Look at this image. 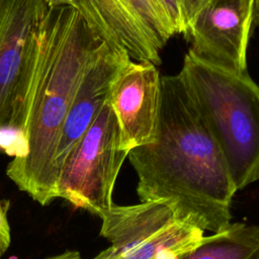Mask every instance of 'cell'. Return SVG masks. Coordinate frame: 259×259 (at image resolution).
<instances>
[{"instance_id":"cell-5","label":"cell","mask_w":259,"mask_h":259,"mask_svg":"<svg viewBox=\"0 0 259 259\" xmlns=\"http://www.w3.org/2000/svg\"><path fill=\"white\" fill-rule=\"evenodd\" d=\"M127 155L107 100L66 158L58 178L57 198L100 217L113 204V187Z\"/></svg>"},{"instance_id":"cell-3","label":"cell","mask_w":259,"mask_h":259,"mask_svg":"<svg viewBox=\"0 0 259 259\" xmlns=\"http://www.w3.org/2000/svg\"><path fill=\"white\" fill-rule=\"evenodd\" d=\"M179 74L225 158L236 189L259 180V86L247 71L217 65L191 49Z\"/></svg>"},{"instance_id":"cell-11","label":"cell","mask_w":259,"mask_h":259,"mask_svg":"<svg viewBox=\"0 0 259 259\" xmlns=\"http://www.w3.org/2000/svg\"><path fill=\"white\" fill-rule=\"evenodd\" d=\"M176 259H259V227L231 224L206 236Z\"/></svg>"},{"instance_id":"cell-10","label":"cell","mask_w":259,"mask_h":259,"mask_svg":"<svg viewBox=\"0 0 259 259\" xmlns=\"http://www.w3.org/2000/svg\"><path fill=\"white\" fill-rule=\"evenodd\" d=\"M130 61L125 51L104 42L87 68L58 140L53 162V172L57 184L66 158L108 100L115 77Z\"/></svg>"},{"instance_id":"cell-1","label":"cell","mask_w":259,"mask_h":259,"mask_svg":"<svg viewBox=\"0 0 259 259\" xmlns=\"http://www.w3.org/2000/svg\"><path fill=\"white\" fill-rule=\"evenodd\" d=\"M141 201H161L176 218L218 233L231 225L237 191L225 158L180 74L161 77L155 139L132 149Z\"/></svg>"},{"instance_id":"cell-6","label":"cell","mask_w":259,"mask_h":259,"mask_svg":"<svg viewBox=\"0 0 259 259\" xmlns=\"http://www.w3.org/2000/svg\"><path fill=\"white\" fill-rule=\"evenodd\" d=\"M99 218L110 246L92 259H176L203 238L201 229L178 220L161 201L112 204Z\"/></svg>"},{"instance_id":"cell-15","label":"cell","mask_w":259,"mask_h":259,"mask_svg":"<svg viewBox=\"0 0 259 259\" xmlns=\"http://www.w3.org/2000/svg\"><path fill=\"white\" fill-rule=\"evenodd\" d=\"M207 0H179L180 3V11H181V18L183 23V29H184V35L187 36L189 27L198 13V11L201 9V7L204 5V3Z\"/></svg>"},{"instance_id":"cell-14","label":"cell","mask_w":259,"mask_h":259,"mask_svg":"<svg viewBox=\"0 0 259 259\" xmlns=\"http://www.w3.org/2000/svg\"><path fill=\"white\" fill-rule=\"evenodd\" d=\"M8 208L9 201L0 197V259L9 248L11 242L10 226L7 217Z\"/></svg>"},{"instance_id":"cell-8","label":"cell","mask_w":259,"mask_h":259,"mask_svg":"<svg viewBox=\"0 0 259 259\" xmlns=\"http://www.w3.org/2000/svg\"><path fill=\"white\" fill-rule=\"evenodd\" d=\"M161 77L153 63L131 60L111 85L108 101L119 126L122 146L128 152L155 139L161 106Z\"/></svg>"},{"instance_id":"cell-9","label":"cell","mask_w":259,"mask_h":259,"mask_svg":"<svg viewBox=\"0 0 259 259\" xmlns=\"http://www.w3.org/2000/svg\"><path fill=\"white\" fill-rule=\"evenodd\" d=\"M114 42L136 62L161 64L172 27L157 0H90Z\"/></svg>"},{"instance_id":"cell-16","label":"cell","mask_w":259,"mask_h":259,"mask_svg":"<svg viewBox=\"0 0 259 259\" xmlns=\"http://www.w3.org/2000/svg\"><path fill=\"white\" fill-rule=\"evenodd\" d=\"M46 259H82V257L78 251H65L63 253L48 257Z\"/></svg>"},{"instance_id":"cell-7","label":"cell","mask_w":259,"mask_h":259,"mask_svg":"<svg viewBox=\"0 0 259 259\" xmlns=\"http://www.w3.org/2000/svg\"><path fill=\"white\" fill-rule=\"evenodd\" d=\"M259 0H207L187 36L199 57L235 71H247V50Z\"/></svg>"},{"instance_id":"cell-12","label":"cell","mask_w":259,"mask_h":259,"mask_svg":"<svg viewBox=\"0 0 259 259\" xmlns=\"http://www.w3.org/2000/svg\"><path fill=\"white\" fill-rule=\"evenodd\" d=\"M50 7L56 6H70L76 9L84 19L89 23V25L99 34V36L108 45L112 47L119 48L111 37L106 25L104 24L99 13L90 2V0H46ZM121 49V48H120Z\"/></svg>"},{"instance_id":"cell-2","label":"cell","mask_w":259,"mask_h":259,"mask_svg":"<svg viewBox=\"0 0 259 259\" xmlns=\"http://www.w3.org/2000/svg\"><path fill=\"white\" fill-rule=\"evenodd\" d=\"M105 41L73 7H50L39 35L24 104L26 154L7 176L40 205L57 198L53 162L60 133L79 84Z\"/></svg>"},{"instance_id":"cell-4","label":"cell","mask_w":259,"mask_h":259,"mask_svg":"<svg viewBox=\"0 0 259 259\" xmlns=\"http://www.w3.org/2000/svg\"><path fill=\"white\" fill-rule=\"evenodd\" d=\"M48 10L46 0H0V139L23 156L24 104Z\"/></svg>"},{"instance_id":"cell-13","label":"cell","mask_w":259,"mask_h":259,"mask_svg":"<svg viewBox=\"0 0 259 259\" xmlns=\"http://www.w3.org/2000/svg\"><path fill=\"white\" fill-rule=\"evenodd\" d=\"M164 11L174 34L184 33L179 0H157Z\"/></svg>"}]
</instances>
